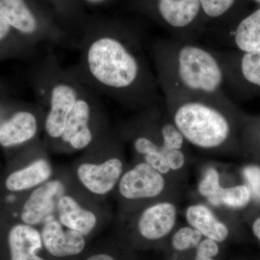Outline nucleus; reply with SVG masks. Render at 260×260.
Masks as SVG:
<instances>
[{"label":"nucleus","mask_w":260,"mask_h":260,"mask_svg":"<svg viewBox=\"0 0 260 260\" xmlns=\"http://www.w3.org/2000/svg\"><path fill=\"white\" fill-rule=\"evenodd\" d=\"M203 238L198 231L188 224L177 226L162 246L166 260H190Z\"/></svg>","instance_id":"18"},{"label":"nucleus","mask_w":260,"mask_h":260,"mask_svg":"<svg viewBox=\"0 0 260 260\" xmlns=\"http://www.w3.org/2000/svg\"><path fill=\"white\" fill-rule=\"evenodd\" d=\"M186 224L198 231L204 238L224 244L232 238V230L219 217L215 209L205 203H191L184 212Z\"/></svg>","instance_id":"13"},{"label":"nucleus","mask_w":260,"mask_h":260,"mask_svg":"<svg viewBox=\"0 0 260 260\" xmlns=\"http://www.w3.org/2000/svg\"><path fill=\"white\" fill-rule=\"evenodd\" d=\"M109 129L102 102L96 93L83 85L55 145L75 151L89 149Z\"/></svg>","instance_id":"5"},{"label":"nucleus","mask_w":260,"mask_h":260,"mask_svg":"<svg viewBox=\"0 0 260 260\" xmlns=\"http://www.w3.org/2000/svg\"><path fill=\"white\" fill-rule=\"evenodd\" d=\"M55 215L61 225L85 237L93 232L99 223L97 214L67 191L58 200Z\"/></svg>","instance_id":"14"},{"label":"nucleus","mask_w":260,"mask_h":260,"mask_svg":"<svg viewBox=\"0 0 260 260\" xmlns=\"http://www.w3.org/2000/svg\"><path fill=\"white\" fill-rule=\"evenodd\" d=\"M142 206L135 214L133 229L143 242L162 248L177 227V205L172 200L164 198Z\"/></svg>","instance_id":"7"},{"label":"nucleus","mask_w":260,"mask_h":260,"mask_svg":"<svg viewBox=\"0 0 260 260\" xmlns=\"http://www.w3.org/2000/svg\"><path fill=\"white\" fill-rule=\"evenodd\" d=\"M103 155L97 160H85L75 169V176L84 189L97 197L116 189L125 171L121 154V138L109 129L102 137Z\"/></svg>","instance_id":"6"},{"label":"nucleus","mask_w":260,"mask_h":260,"mask_svg":"<svg viewBox=\"0 0 260 260\" xmlns=\"http://www.w3.org/2000/svg\"><path fill=\"white\" fill-rule=\"evenodd\" d=\"M241 181L249 187L252 198V205L260 210V164L247 162L239 169Z\"/></svg>","instance_id":"22"},{"label":"nucleus","mask_w":260,"mask_h":260,"mask_svg":"<svg viewBox=\"0 0 260 260\" xmlns=\"http://www.w3.org/2000/svg\"><path fill=\"white\" fill-rule=\"evenodd\" d=\"M53 168L45 157H39L26 167L13 172L7 177L5 186L10 191L32 189L51 179Z\"/></svg>","instance_id":"17"},{"label":"nucleus","mask_w":260,"mask_h":260,"mask_svg":"<svg viewBox=\"0 0 260 260\" xmlns=\"http://www.w3.org/2000/svg\"><path fill=\"white\" fill-rule=\"evenodd\" d=\"M169 177L143 160H139L123 173L116 189L127 203L141 205L164 199L169 189Z\"/></svg>","instance_id":"8"},{"label":"nucleus","mask_w":260,"mask_h":260,"mask_svg":"<svg viewBox=\"0 0 260 260\" xmlns=\"http://www.w3.org/2000/svg\"><path fill=\"white\" fill-rule=\"evenodd\" d=\"M0 13L10 26L34 44L62 45L64 39L44 28L25 0H0Z\"/></svg>","instance_id":"10"},{"label":"nucleus","mask_w":260,"mask_h":260,"mask_svg":"<svg viewBox=\"0 0 260 260\" xmlns=\"http://www.w3.org/2000/svg\"><path fill=\"white\" fill-rule=\"evenodd\" d=\"M156 10L173 39L198 42L194 28L202 11L200 0H157Z\"/></svg>","instance_id":"9"},{"label":"nucleus","mask_w":260,"mask_h":260,"mask_svg":"<svg viewBox=\"0 0 260 260\" xmlns=\"http://www.w3.org/2000/svg\"><path fill=\"white\" fill-rule=\"evenodd\" d=\"M233 42L242 52L260 51V9L239 23L233 34Z\"/></svg>","instance_id":"20"},{"label":"nucleus","mask_w":260,"mask_h":260,"mask_svg":"<svg viewBox=\"0 0 260 260\" xmlns=\"http://www.w3.org/2000/svg\"><path fill=\"white\" fill-rule=\"evenodd\" d=\"M238 65L243 79L260 88V51L243 52Z\"/></svg>","instance_id":"23"},{"label":"nucleus","mask_w":260,"mask_h":260,"mask_svg":"<svg viewBox=\"0 0 260 260\" xmlns=\"http://www.w3.org/2000/svg\"><path fill=\"white\" fill-rule=\"evenodd\" d=\"M249 226L251 234L260 244V210H256V213L251 217Z\"/></svg>","instance_id":"27"},{"label":"nucleus","mask_w":260,"mask_h":260,"mask_svg":"<svg viewBox=\"0 0 260 260\" xmlns=\"http://www.w3.org/2000/svg\"><path fill=\"white\" fill-rule=\"evenodd\" d=\"M223 177L218 168L208 166L203 169L198 185L197 191L202 198L209 205L223 186Z\"/></svg>","instance_id":"21"},{"label":"nucleus","mask_w":260,"mask_h":260,"mask_svg":"<svg viewBox=\"0 0 260 260\" xmlns=\"http://www.w3.org/2000/svg\"><path fill=\"white\" fill-rule=\"evenodd\" d=\"M37 75L39 103L44 112L43 128L49 141L55 145L83 85L71 70L61 68L51 53L39 64Z\"/></svg>","instance_id":"4"},{"label":"nucleus","mask_w":260,"mask_h":260,"mask_svg":"<svg viewBox=\"0 0 260 260\" xmlns=\"http://www.w3.org/2000/svg\"><path fill=\"white\" fill-rule=\"evenodd\" d=\"M66 191L64 181L51 179L32 189L22 207L20 219L31 226L42 225L56 212L58 200Z\"/></svg>","instance_id":"11"},{"label":"nucleus","mask_w":260,"mask_h":260,"mask_svg":"<svg viewBox=\"0 0 260 260\" xmlns=\"http://www.w3.org/2000/svg\"><path fill=\"white\" fill-rule=\"evenodd\" d=\"M150 54L162 96L229 99L220 51L171 38L150 42Z\"/></svg>","instance_id":"2"},{"label":"nucleus","mask_w":260,"mask_h":260,"mask_svg":"<svg viewBox=\"0 0 260 260\" xmlns=\"http://www.w3.org/2000/svg\"><path fill=\"white\" fill-rule=\"evenodd\" d=\"M86 260H117L114 256L107 253H99L90 256Z\"/></svg>","instance_id":"30"},{"label":"nucleus","mask_w":260,"mask_h":260,"mask_svg":"<svg viewBox=\"0 0 260 260\" xmlns=\"http://www.w3.org/2000/svg\"><path fill=\"white\" fill-rule=\"evenodd\" d=\"M222 245L223 244L215 241L203 237L201 242L197 246L194 253L209 257L220 258L222 254Z\"/></svg>","instance_id":"26"},{"label":"nucleus","mask_w":260,"mask_h":260,"mask_svg":"<svg viewBox=\"0 0 260 260\" xmlns=\"http://www.w3.org/2000/svg\"><path fill=\"white\" fill-rule=\"evenodd\" d=\"M255 1L258 2V3H260V0H255Z\"/></svg>","instance_id":"31"},{"label":"nucleus","mask_w":260,"mask_h":260,"mask_svg":"<svg viewBox=\"0 0 260 260\" xmlns=\"http://www.w3.org/2000/svg\"><path fill=\"white\" fill-rule=\"evenodd\" d=\"M8 240L10 260H45L38 254L44 245L37 228L16 224L10 229Z\"/></svg>","instance_id":"16"},{"label":"nucleus","mask_w":260,"mask_h":260,"mask_svg":"<svg viewBox=\"0 0 260 260\" xmlns=\"http://www.w3.org/2000/svg\"><path fill=\"white\" fill-rule=\"evenodd\" d=\"M148 39L128 30L87 32L75 76L94 93L138 112L162 100Z\"/></svg>","instance_id":"1"},{"label":"nucleus","mask_w":260,"mask_h":260,"mask_svg":"<svg viewBox=\"0 0 260 260\" xmlns=\"http://www.w3.org/2000/svg\"><path fill=\"white\" fill-rule=\"evenodd\" d=\"M40 233L46 250L56 257L78 255L86 245L85 236L61 225L55 214L42 224Z\"/></svg>","instance_id":"12"},{"label":"nucleus","mask_w":260,"mask_h":260,"mask_svg":"<svg viewBox=\"0 0 260 260\" xmlns=\"http://www.w3.org/2000/svg\"><path fill=\"white\" fill-rule=\"evenodd\" d=\"M253 129L251 133L254 134L253 137V140H254V144H255L256 149L254 150L255 152V157L258 162L260 164V124L257 125L253 126Z\"/></svg>","instance_id":"28"},{"label":"nucleus","mask_w":260,"mask_h":260,"mask_svg":"<svg viewBox=\"0 0 260 260\" xmlns=\"http://www.w3.org/2000/svg\"><path fill=\"white\" fill-rule=\"evenodd\" d=\"M201 9L208 18H221L229 11L236 0H200Z\"/></svg>","instance_id":"24"},{"label":"nucleus","mask_w":260,"mask_h":260,"mask_svg":"<svg viewBox=\"0 0 260 260\" xmlns=\"http://www.w3.org/2000/svg\"><path fill=\"white\" fill-rule=\"evenodd\" d=\"M12 28H13L0 13V42L9 35Z\"/></svg>","instance_id":"29"},{"label":"nucleus","mask_w":260,"mask_h":260,"mask_svg":"<svg viewBox=\"0 0 260 260\" xmlns=\"http://www.w3.org/2000/svg\"><path fill=\"white\" fill-rule=\"evenodd\" d=\"M171 120L189 146L220 154L235 145V119L229 99L162 96Z\"/></svg>","instance_id":"3"},{"label":"nucleus","mask_w":260,"mask_h":260,"mask_svg":"<svg viewBox=\"0 0 260 260\" xmlns=\"http://www.w3.org/2000/svg\"><path fill=\"white\" fill-rule=\"evenodd\" d=\"M44 114L20 111L0 126V145L11 148L35 139L43 126Z\"/></svg>","instance_id":"15"},{"label":"nucleus","mask_w":260,"mask_h":260,"mask_svg":"<svg viewBox=\"0 0 260 260\" xmlns=\"http://www.w3.org/2000/svg\"><path fill=\"white\" fill-rule=\"evenodd\" d=\"M209 205L214 209L242 211L252 205L251 191L242 181L230 185H223L218 195Z\"/></svg>","instance_id":"19"},{"label":"nucleus","mask_w":260,"mask_h":260,"mask_svg":"<svg viewBox=\"0 0 260 260\" xmlns=\"http://www.w3.org/2000/svg\"><path fill=\"white\" fill-rule=\"evenodd\" d=\"M164 154L171 174L179 173L185 169L188 161L187 149H167L164 148Z\"/></svg>","instance_id":"25"}]
</instances>
